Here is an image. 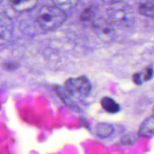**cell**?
Listing matches in <instances>:
<instances>
[{"label": "cell", "mask_w": 154, "mask_h": 154, "mask_svg": "<svg viewBox=\"0 0 154 154\" xmlns=\"http://www.w3.org/2000/svg\"><path fill=\"white\" fill-rule=\"evenodd\" d=\"M91 83L85 76L70 78L60 87L59 94L66 104L75 105V102L87 99L91 91Z\"/></svg>", "instance_id": "1"}, {"label": "cell", "mask_w": 154, "mask_h": 154, "mask_svg": "<svg viewBox=\"0 0 154 154\" xmlns=\"http://www.w3.org/2000/svg\"><path fill=\"white\" fill-rule=\"evenodd\" d=\"M66 19V15L64 11L55 5H45L38 10L36 22L44 29L53 31L60 28Z\"/></svg>", "instance_id": "2"}, {"label": "cell", "mask_w": 154, "mask_h": 154, "mask_svg": "<svg viewBox=\"0 0 154 154\" xmlns=\"http://www.w3.org/2000/svg\"><path fill=\"white\" fill-rule=\"evenodd\" d=\"M110 20L121 27L130 26L135 20V14L132 8L123 1L112 2L107 9Z\"/></svg>", "instance_id": "3"}, {"label": "cell", "mask_w": 154, "mask_h": 154, "mask_svg": "<svg viewBox=\"0 0 154 154\" xmlns=\"http://www.w3.org/2000/svg\"><path fill=\"white\" fill-rule=\"evenodd\" d=\"M92 28L98 38L102 42H111L115 35V29L112 22L105 18L99 17L94 20L92 23Z\"/></svg>", "instance_id": "4"}, {"label": "cell", "mask_w": 154, "mask_h": 154, "mask_svg": "<svg viewBox=\"0 0 154 154\" xmlns=\"http://www.w3.org/2000/svg\"><path fill=\"white\" fill-rule=\"evenodd\" d=\"M14 31V23L9 16L0 13V46L6 45L11 38Z\"/></svg>", "instance_id": "5"}, {"label": "cell", "mask_w": 154, "mask_h": 154, "mask_svg": "<svg viewBox=\"0 0 154 154\" xmlns=\"http://www.w3.org/2000/svg\"><path fill=\"white\" fill-rule=\"evenodd\" d=\"M12 8L17 12H26L35 8L38 0H8Z\"/></svg>", "instance_id": "6"}, {"label": "cell", "mask_w": 154, "mask_h": 154, "mask_svg": "<svg viewBox=\"0 0 154 154\" xmlns=\"http://www.w3.org/2000/svg\"><path fill=\"white\" fill-rule=\"evenodd\" d=\"M138 135L144 137H151L154 135V114L141 123L138 130Z\"/></svg>", "instance_id": "7"}, {"label": "cell", "mask_w": 154, "mask_h": 154, "mask_svg": "<svg viewBox=\"0 0 154 154\" xmlns=\"http://www.w3.org/2000/svg\"><path fill=\"white\" fill-rule=\"evenodd\" d=\"M138 12L143 16L154 17V0H139Z\"/></svg>", "instance_id": "8"}, {"label": "cell", "mask_w": 154, "mask_h": 154, "mask_svg": "<svg viewBox=\"0 0 154 154\" xmlns=\"http://www.w3.org/2000/svg\"><path fill=\"white\" fill-rule=\"evenodd\" d=\"M100 102L102 108L110 114H116L120 111V105L111 97L105 96L101 99Z\"/></svg>", "instance_id": "9"}, {"label": "cell", "mask_w": 154, "mask_h": 154, "mask_svg": "<svg viewBox=\"0 0 154 154\" xmlns=\"http://www.w3.org/2000/svg\"><path fill=\"white\" fill-rule=\"evenodd\" d=\"M114 132V127L111 123H100L96 126V135L101 138H108L111 136Z\"/></svg>", "instance_id": "10"}, {"label": "cell", "mask_w": 154, "mask_h": 154, "mask_svg": "<svg viewBox=\"0 0 154 154\" xmlns=\"http://www.w3.org/2000/svg\"><path fill=\"white\" fill-rule=\"evenodd\" d=\"M153 69L150 67H148L144 72L135 74L133 75V77H132V80H133L135 84L139 85V84H141L144 81H147L151 79V78L153 77Z\"/></svg>", "instance_id": "11"}, {"label": "cell", "mask_w": 154, "mask_h": 154, "mask_svg": "<svg viewBox=\"0 0 154 154\" xmlns=\"http://www.w3.org/2000/svg\"><path fill=\"white\" fill-rule=\"evenodd\" d=\"M54 5L66 11L74 8L78 4V0H51Z\"/></svg>", "instance_id": "12"}, {"label": "cell", "mask_w": 154, "mask_h": 154, "mask_svg": "<svg viewBox=\"0 0 154 154\" xmlns=\"http://www.w3.org/2000/svg\"><path fill=\"white\" fill-rule=\"evenodd\" d=\"M97 12V7L95 5H90L84 9L81 14V20L82 21H89L93 19L96 14Z\"/></svg>", "instance_id": "13"}, {"label": "cell", "mask_w": 154, "mask_h": 154, "mask_svg": "<svg viewBox=\"0 0 154 154\" xmlns=\"http://www.w3.org/2000/svg\"><path fill=\"white\" fill-rule=\"evenodd\" d=\"M102 2H106V3H111L112 2H114V0H102Z\"/></svg>", "instance_id": "14"}, {"label": "cell", "mask_w": 154, "mask_h": 154, "mask_svg": "<svg viewBox=\"0 0 154 154\" xmlns=\"http://www.w3.org/2000/svg\"><path fill=\"white\" fill-rule=\"evenodd\" d=\"M153 112L154 113V107H153Z\"/></svg>", "instance_id": "15"}, {"label": "cell", "mask_w": 154, "mask_h": 154, "mask_svg": "<svg viewBox=\"0 0 154 154\" xmlns=\"http://www.w3.org/2000/svg\"><path fill=\"white\" fill-rule=\"evenodd\" d=\"M2 2V0H0V3H1Z\"/></svg>", "instance_id": "16"}]
</instances>
